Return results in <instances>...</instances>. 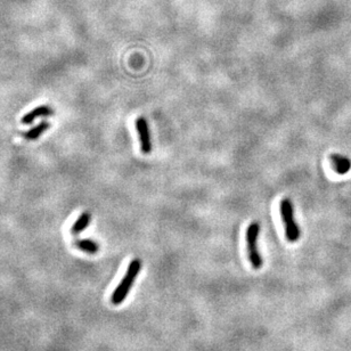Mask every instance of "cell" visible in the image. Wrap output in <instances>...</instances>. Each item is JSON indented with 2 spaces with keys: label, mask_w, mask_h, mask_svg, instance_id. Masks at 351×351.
<instances>
[{
  "label": "cell",
  "mask_w": 351,
  "mask_h": 351,
  "mask_svg": "<svg viewBox=\"0 0 351 351\" xmlns=\"http://www.w3.org/2000/svg\"><path fill=\"white\" fill-rule=\"evenodd\" d=\"M53 114H54V110L52 107L47 106V105H41V106H38L36 108H33L32 111L26 113L21 121L23 124H31L38 118H47V116H52Z\"/></svg>",
  "instance_id": "cell-5"
},
{
  "label": "cell",
  "mask_w": 351,
  "mask_h": 351,
  "mask_svg": "<svg viewBox=\"0 0 351 351\" xmlns=\"http://www.w3.org/2000/svg\"><path fill=\"white\" fill-rule=\"evenodd\" d=\"M140 269H142V260L136 258L130 261L129 266H128L126 271V275H124V277L121 280L119 285L116 286L111 296V301L113 305L119 306L126 300L132 285H134L136 278H137V275L139 274Z\"/></svg>",
  "instance_id": "cell-1"
},
{
  "label": "cell",
  "mask_w": 351,
  "mask_h": 351,
  "mask_svg": "<svg viewBox=\"0 0 351 351\" xmlns=\"http://www.w3.org/2000/svg\"><path fill=\"white\" fill-rule=\"evenodd\" d=\"M49 128H50L49 122H47V121H41L40 123L37 124V126H34L33 128H31L30 130L24 132V135L23 136H24V138L26 140H37L42 134H45Z\"/></svg>",
  "instance_id": "cell-9"
},
{
  "label": "cell",
  "mask_w": 351,
  "mask_h": 351,
  "mask_svg": "<svg viewBox=\"0 0 351 351\" xmlns=\"http://www.w3.org/2000/svg\"><path fill=\"white\" fill-rule=\"evenodd\" d=\"M90 221H91V214L89 213V212H84V213H81L79 218L76 220V222H74L73 226H72V228H71V234L72 235H78V234H80V233H83L86 228L88 227L89 225H90Z\"/></svg>",
  "instance_id": "cell-8"
},
{
  "label": "cell",
  "mask_w": 351,
  "mask_h": 351,
  "mask_svg": "<svg viewBox=\"0 0 351 351\" xmlns=\"http://www.w3.org/2000/svg\"><path fill=\"white\" fill-rule=\"evenodd\" d=\"M260 234V224L258 221H253L248 226L247 229V250L249 260L255 269L263 267V260L258 249V237Z\"/></svg>",
  "instance_id": "cell-3"
},
{
  "label": "cell",
  "mask_w": 351,
  "mask_h": 351,
  "mask_svg": "<svg viewBox=\"0 0 351 351\" xmlns=\"http://www.w3.org/2000/svg\"><path fill=\"white\" fill-rule=\"evenodd\" d=\"M330 160L332 162L334 171L339 175L348 174L351 169V160L341 154H331Z\"/></svg>",
  "instance_id": "cell-6"
},
{
  "label": "cell",
  "mask_w": 351,
  "mask_h": 351,
  "mask_svg": "<svg viewBox=\"0 0 351 351\" xmlns=\"http://www.w3.org/2000/svg\"><path fill=\"white\" fill-rule=\"evenodd\" d=\"M74 245H76V248L79 249L80 251L88 253V255H96V253L99 251L98 243L92 240H88V239L77 240L74 241Z\"/></svg>",
  "instance_id": "cell-7"
},
{
  "label": "cell",
  "mask_w": 351,
  "mask_h": 351,
  "mask_svg": "<svg viewBox=\"0 0 351 351\" xmlns=\"http://www.w3.org/2000/svg\"><path fill=\"white\" fill-rule=\"evenodd\" d=\"M136 130H137L139 137L140 151H142L143 154H150L152 152L151 132L147 120L144 116H138L137 120H136Z\"/></svg>",
  "instance_id": "cell-4"
},
{
  "label": "cell",
  "mask_w": 351,
  "mask_h": 351,
  "mask_svg": "<svg viewBox=\"0 0 351 351\" xmlns=\"http://www.w3.org/2000/svg\"><path fill=\"white\" fill-rule=\"evenodd\" d=\"M280 217H282L284 227H285V235L288 242L294 243L300 239L301 232H300L299 225L296 224L294 218V208L293 203L290 198H283L280 202Z\"/></svg>",
  "instance_id": "cell-2"
}]
</instances>
